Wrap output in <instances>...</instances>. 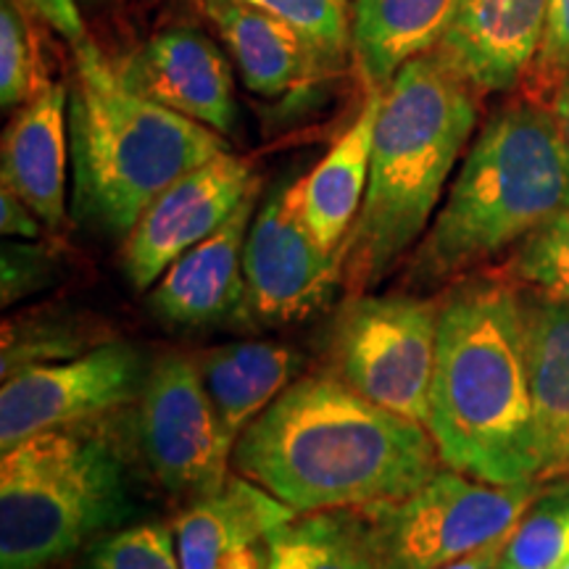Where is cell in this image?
Returning <instances> with one entry per match:
<instances>
[{"mask_svg":"<svg viewBox=\"0 0 569 569\" xmlns=\"http://www.w3.org/2000/svg\"><path fill=\"white\" fill-rule=\"evenodd\" d=\"M88 569H182L169 525L146 522L113 532L90 549Z\"/></svg>","mask_w":569,"mask_h":569,"instance_id":"83f0119b","label":"cell"},{"mask_svg":"<svg viewBox=\"0 0 569 569\" xmlns=\"http://www.w3.org/2000/svg\"><path fill=\"white\" fill-rule=\"evenodd\" d=\"M261 180L253 163L230 151L169 184L122 240V269L132 288L148 290L190 248L232 217Z\"/></svg>","mask_w":569,"mask_h":569,"instance_id":"7c38bea8","label":"cell"},{"mask_svg":"<svg viewBox=\"0 0 569 569\" xmlns=\"http://www.w3.org/2000/svg\"><path fill=\"white\" fill-rule=\"evenodd\" d=\"M40 219L11 188H0V232L6 238H40Z\"/></svg>","mask_w":569,"mask_h":569,"instance_id":"4dcf8cb0","label":"cell"},{"mask_svg":"<svg viewBox=\"0 0 569 569\" xmlns=\"http://www.w3.org/2000/svg\"><path fill=\"white\" fill-rule=\"evenodd\" d=\"M440 306L411 296H359L332 330V372L377 407L430 422Z\"/></svg>","mask_w":569,"mask_h":569,"instance_id":"ba28073f","label":"cell"},{"mask_svg":"<svg viewBox=\"0 0 569 569\" xmlns=\"http://www.w3.org/2000/svg\"><path fill=\"white\" fill-rule=\"evenodd\" d=\"M246 303L259 325H296L325 309L343 282V248L325 251L303 217V177L253 217L243 251Z\"/></svg>","mask_w":569,"mask_h":569,"instance_id":"30bf717a","label":"cell"},{"mask_svg":"<svg viewBox=\"0 0 569 569\" xmlns=\"http://www.w3.org/2000/svg\"><path fill=\"white\" fill-rule=\"evenodd\" d=\"M540 496V482L493 486L448 467L409 496L361 509L386 569H443L507 540Z\"/></svg>","mask_w":569,"mask_h":569,"instance_id":"52a82bcc","label":"cell"},{"mask_svg":"<svg viewBox=\"0 0 569 569\" xmlns=\"http://www.w3.org/2000/svg\"><path fill=\"white\" fill-rule=\"evenodd\" d=\"M509 269L515 280L532 284L540 298L569 303V211L530 232Z\"/></svg>","mask_w":569,"mask_h":569,"instance_id":"4316f807","label":"cell"},{"mask_svg":"<svg viewBox=\"0 0 569 569\" xmlns=\"http://www.w3.org/2000/svg\"><path fill=\"white\" fill-rule=\"evenodd\" d=\"M259 193L261 184L217 232L190 248L161 274L151 296L156 315L172 325L201 327L243 309V251Z\"/></svg>","mask_w":569,"mask_h":569,"instance_id":"9a60e30c","label":"cell"},{"mask_svg":"<svg viewBox=\"0 0 569 569\" xmlns=\"http://www.w3.org/2000/svg\"><path fill=\"white\" fill-rule=\"evenodd\" d=\"M130 509L109 440L71 427L40 432L0 459V569H48Z\"/></svg>","mask_w":569,"mask_h":569,"instance_id":"8992f818","label":"cell"},{"mask_svg":"<svg viewBox=\"0 0 569 569\" xmlns=\"http://www.w3.org/2000/svg\"><path fill=\"white\" fill-rule=\"evenodd\" d=\"M69 151L77 217L124 240L169 184L224 153L227 142L130 88L117 63L84 40L69 82Z\"/></svg>","mask_w":569,"mask_h":569,"instance_id":"277c9868","label":"cell"},{"mask_svg":"<svg viewBox=\"0 0 569 569\" xmlns=\"http://www.w3.org/2000/svg\"><path fill=\"white\" fill-rule=\"evenodd\" d=\"M203 9L222 34L243 84L256 96L280 98L327 74L315 48L272 13L243 0H203Z\"/></svg>","mask_w":569,"mask_h":569,"instance_id":"ac0fdd59","label":"cell"},{"mask_svg":"<svg viewBox=\"0 0 569 569\" xmlns=\"http://www.w3.org/2000/svg\"><path fill=\"white\" fill-rule=\"evenodd\" d=\"M140 380V353L127 343H106L3 377L0 453L40 432L74 427L122 407L138 396Z\"/></svg>","mask_w":569,"mask_h":569,"instance_id":"8fae6325","label":"cell"},{"mask_svg":"<svg viewBox=\"0 0 569 569\" xmlns=\"http://www.w3.org/2000/svg\"><path fill=\"white\" fill-rule=\"evenodd\" d=\"M569 557V480L543 490L519 519L507 546L501 569H557Z\"/></svg>","mask_w":569,"mask_h":569,"instance_id":"cb8c5ba5","label":"cell"},{"mask_svg":"<svg viewBox=\"0 0 569 569\" xmlns=\"http://www.w3.org/2000/svg\"><path fill=\"white\" fill-rule=\"evenodd\" d=\"M21 3L34 13L42 24L51 27L53 32H59L71 48L90 40L88 30H84L80 6H77L74 0H21Z\"/></svg>","mask_w":569,"mask_h":569,"instance_id":"f546056e","label":"cell"},{"mask_svg":"<svg viewBox=\"0 0 569 569\" xmlns=\"http://www.w3.org/2000/svg\"><path fill=\"white\" fill-rule=\"evenodd\" d=\"M32 11L21 0L0 3V103L19 109L46 88L38 32L30 24Z\"/></svg>","mask_w":569,"mask_h":569,"instance_id":"d4e9b609","label":"cell"},{"mask_svg":"<svg viewBox=\"0 0 569 569\" xmlns=\"http://www.w3.org/2000/svg\"><path fill=\"white\" fill-rule=\"evenodd\" d=\"M557 569H569V557H567V559H565V561H561V565H559V567H557Z\"/></svg>","mask_w":569,"mask_h":569,"instance_id":"e575fe53","label":"cell"},{"mask_svg":"<svg viewBox=\"0 0 569 569\" xmlns=\"http://www.w3.org/2000/svg\"><path fill=\"white\" fill-rule=\"evenodd\" d=\"M296 517V509L259 482L243 475L227 478L219 490L196 498L174 522L180 565L182 569H222L234 551L259 546V540H267Z\"/></svg>","mask_w":569,"mask_h":569,"instance_id":"e0dca14e","label":"cell"},{"mask_svg":"<svg viewBox=\"0 0 569 569\" xmlns=\"http://www.w3.org/2000/svg\"><path fill=\"white\" fill-rule=\"evenodd\" d=\"M549 109L553 113V119H557L561 138H565L567 148H569V74H567V80L559 84V90L553 92V98L549 101Z\"/></svg>","mask_w":569,"mask_h":569,"instance_id":"d6a6232c","label":"cell"},{"mask_svg":"<svg viewBox=\"0 0 569 569\" xmlns=\"http://www.w3.org/2000/svg\"><path fill=\"white\" fill-rule=\"evenodd\" d=\"M549 0H459L436 48L480 92L522 84L546 30Z\"/></svg>","mask_w":569,"mask_h":569,"instance_id":"5bb4252c","label":"cell"},{"mask_svg":"<svg viewBox=\"0 0 569 569\" xmlns=\"http://www.w3.org/2000/svg\"><path fill=\"white\" fill-rule=\"evenodd\" d=\"M290 24L315 48L327 71L343 67L351 56L353 0H243Z\"/></svg>","mask_w":569,"mask_h":569,"instance_id":"484cf974","label":"cell"},{"mask_svg":"<svg viewBox=\"0 0 569 569\" xmlns=\"http://www.w3.org/2000/svg\"><path fill=\"white\" fill-rule=\"evenodd\" d=\"M122 80L167 109L180 111L219 134L238 119L234 74L217 42L193 27H169L117 63Z\"/></svg>","mask_w":569,"mask_h":569,"instance_id":"4fadbf2b","label":"cell"},{"mask_svg":"<svg viewBox=\"0 0 569 569\" xmlns=\"http://www.w3.org/2000/svg\"><path fill=\"white\" fill-rule=\"evenodd\" d=\"M507 540H496V543L486 546V549L469 553V557L453 561V565H448L443 569H498L501 567L503 546H507Z\"/></svg>","mask_w":569,"mask_h":569,"instance_id":"1f68e13d","label":"cell"},{"mask_svg":"<svg viewBox=\"0 0 569 569\" xmlns=\"http://www.w3.org/2000/svg\"><path fill=\"white\" fill-rule=\"evenodd\" d=\"M569 211V148L549 106L509 103L469 148L415 253L422 282L469 272Z\"/></svg>","mask_w":569,"mask_h":569,"instance_id":"5b68a950","label":"cell"},{"mask_svg":"<svg viewBox=\"0 0 569 569\" xmlns=\"http://www.w3.org/2000/svg\"><path fill=\"white\" fill-rule=\"evenodd\" d=\"M478 96L438 51L411 59L388 82L367 196L343 243V282L356 293L380 282L422 240L478 124Z\"/></svg>","mask_w":569,"mask_h":569,"instance_id":"3957f363","label":"cell"},{"mask_svg":"<svg viewBox=\"0 0 569 569\" xmlns=\"http://www.w3.org/2000/svg\"><path fill=\"white\" fill-rule=\"evenodd\" d=\"M142 457L174 496H209L227 482L234 446L227 440L201 369L188 356L156 361L140 388Z\"/></svg>","mask_w":569,"mask_h":569,"instance_id":"9c48e42d","label":"cell"},{"mask_svg":"<svg viewBox=\"0 0 569 569\" xmlns=\"http://www.w3.org/2000/svg\"><path fill=\"white\" fill-rule=\"evenodd\" d=\"M386 88H369L351 127L303 177V217L325 251H340L359 217L369 184L372 138Z\"/></svg>","mask_w":569,"mask_h":569,"instance_id":"44dd1931","label":"cell"},{"mask_svg":"<svg viewBox=\"0 0 569 569\" xmlns=\"http://www.w3.org/2000/svg\"><path fill=\"white\" fill-rule=\"evenodd\" d=\"M222 569H267V553H261L259 546H248L227 557Z\"/></svg>","mask_w":569,"mask_h":569,"instance_id":"836d02e7","label":"cell"},{"mask_svg":"<svg viewBox=\"0 0 569 569\" xmlns=\"http://www.w3.org/2000/svg\"><path fill=\"white\" fill-rule=\"evenodd\" d=\"M569 74V0H549L546 30L538 53L522 80L525 98L549 106Z\"/></svg>","mask_w":569,"mask_h":569,"instance_id":"f1b7e54d","label":"cell"},{"mask_svg":"<svg viewBox=\"0 0 569 569\" xmlns=\"http://www.w3.org/2000/svg\"><path fill=\"white\" fill-rule=\"evenodd\" d=\"M446 467L493 486L538 482L525 303L503 282H469L438 319L430 422Z\"/></svg>","mask_w":569,"mask_h":569,"instance_id":"7a4b0ae2","label":"cell"},{"mask_svg":"<svg viewBox=\"0 0 569 569\" xmlns=\"http://www.w3.org/2000/svg\"><path fill=\"white\" fill-rule=\"evenodd\" d=\"M459 0H353L351 59L367 88L388 82L417 56L436 51Z\"/></svg>","mask_w":569,"mask_h":569,"instance_id":"ffe728a7","label":"cell"},{"mask_svg":"<svg viewBox=\"0 0 569 569\" xmlns=\"http://www.w3.org/2000/svg\"><path fill=\"white\" fill-rule=\"evenodd\" d=\"M525 346L538 432V482L569 480V303L536 298L525 306Z\"/></svg>","mask_w":569,"mask_h":569,"instance_id":"d6986e66","label":"cell"},{"mask_svg":"<svg viewBox=\"0 0 569 569\" xmlns=\"http://www.w3.org/2000/svg\"><path fill=\"white\" fill-rule=\"evenodd\" d=\"M67 132L69 88L48 82L19 106L3 134V184L40 219L61 232L67 224Z\"/></svg>","mask_w":569,"mask_h":569,"instance_id":"2e32d148","label":"cell"},{"mask_svg":"<svg viewBox=\"0 0 569 569\" xmlns=\"http://www.w3.org/2000/svg\"><path fill=\"white\" fill-rule=\"evenodd\" d=\"M296 367L290 348L267 340H243L201 356L203 386L232 446L288 388Z\"/></svg>","mask_w":569,"mask_h":569,"instance_id":"7402d4cb","label":"cell"},{"mask_svg":"<svg viewBox=\"0 0 569 569\" xmlns=\"http://www.w3.org/2000/svg\"><path fill=\"white\" fill-rule=\"evenodd\" d=\"M498 569H501V567H498Z\"/></svg>","mask_w":569,"mask_h":569,"instance_id":"d590c367","label":"cell"},{"mask_svg":"<svg viewBox=\"0 0 569 569\" xmlns=\"http://www.w3.org/2000/svg\"><path fill=\"white\" fill-rule=\"evenodd\" d=\"M232 465L298 515H311L409 496L443 459L425 425L377 407L336 372H317L248 425Z\"/></svg>","mask_w":569,"mask_h":569,"instance_id":"6da1fadb","label":"cell"},{"mask_svg":"<svg viewBox=\"0 0 569 569\" xmlns=\"http://www.w3.org/2000/svg\"><path fill=\"white\" fill-rule=\"evenodd\" d=\"M267 569H386L365 509L296 517L267 540Z\"/></svg>","mask_w":569,"mask_h":569,"instance_id":"603a6c76","label":"cell"}]
</instances>
